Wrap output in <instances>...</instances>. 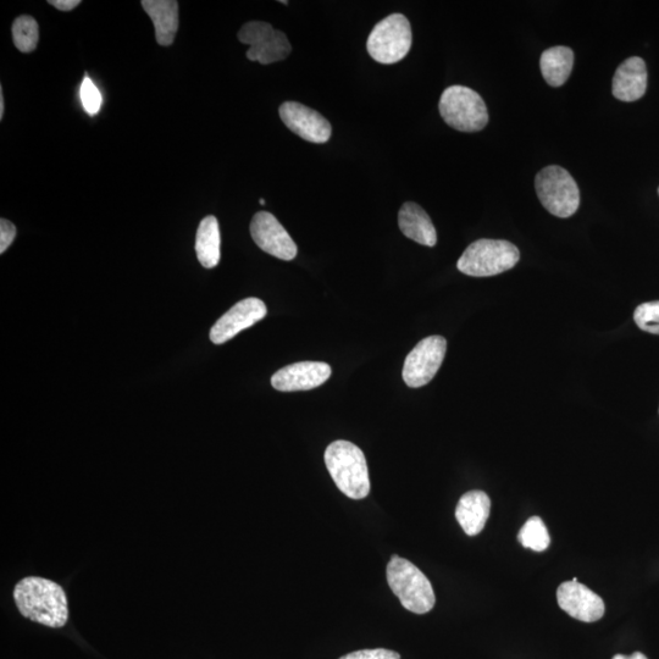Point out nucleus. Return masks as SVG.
I'll list each match as a JSON object with an SVG mask.
<instances>
[{
    "instance_id": "dca6fc26",
    "label": "nucleus",
    "mask_w": 659,
    "mask_h": 659,
    "mask_svg": "<svg viewBox=\"0 0 659 659\" xmlns=\"http://www.w3.org/2000/svg\"><path fill=\"white\" fill-rule=\"evenodd\" d=\"M141 5L153 21L158 44L171 46L179 30V3L176 0H143Z\"/></svg>"
},
{
    "instance_id": "7c9ffc66",
    "label": "nucleus",
    "mask_w": 659,
    "mask_h": 659,
    "mask_svg": "<svg viewBox=\"0 0 659 659\" xmlns=\"http://www.w3.org/2000/svg\"><path fill=\"white\" fill-rule=\"evenodd\" d=\"M658 195H659V188H658Z\"/></svg>"
},
{
    "instance_id": "0eeeda50",
    "label": "nucleus",
    "mask_w": 659,
    "mask_h": 659,
    "mask_svg": "<svg viewBox=\"0 0 659 659\" xmlns=\"http://www.w3.org/2000/svg\"><path fill=\"white\" fill-rule=\"evenodd\" d=\"M412 47V27L406 16L392 14L376 24L367 42L370 57L380 64H396Z\"/></svg>"
},
{
    "instance_id": "7ed1b4c3",
    "label": "nucleus",
    "mask_w": 659,
    "mask_h": 659,
    "mask_svg": "<svg viewBox=\"0 0 659 659\" xmlns=\"http://www.w3.org/2000/svg\"><path fill=\"white\" fill-rule=\"evenodd\" d=\"M387 581L402 606L415 614H425L434 608L436 596L426 575L407 559L393 556L387 566Z\"/></svg>"
},
{
    "instance_id": "ddd939ff",
    "label": "nucleus",
    "mask_w": 659,
    "mask_h": 659,
    "mask_svg": "<svg viewBox=\"0 0 659 659\" xmlns=\"http://www.w3.org/2000/svg\"><path fill=\"white\" fill-rule=\"evenodd\" d=\"M280 118L297 136L310 143H326L331 137V125L314 109L301 103L286 102L281 105Z\"/></svg>"
},
{
    "instance_id": "4be33fe9",
    "label": "nucleus",
    "mask_w": 659,
    "mask_h": 659,
    "mask_svg": "<svg viewBox=\"0 0 659 659\" xmlns=\"http://www.w3.org/2000/svg\"><path fill=\"white\" fill-rule=\"evenodd\" d=\"M518 540L525 548L544 552L550 546L551 537L540 517H531L519 531Z\"/></svg>"
},
{
    "instance_id": "aec40b11",
    "label": "nucleus",
    "mask_w": 659,
    "mask_h": 659,
    "mask_svg": "<svg viewBox=\"0 0 659 659\" xmlns=\"http://www.w3.org/2000/svg\"><path fill=\"white\" fill-rule=\"evenodd\" d=\"M220 227L213 215L204 218L199 224L196 236V253L204 268L213 269L220 262Z\"/></svg>"
},
{
    "instance_id": "bb28decb",
    "label": "nucleus",
    "mask_w": 659,
    "mask_h": 659,
    "mask_svg": "<svg viewBox=\"0 0 659 659\" xmlns=\"http://www.w3.org/2000/svg\"><path fill=\"white\" fill-rule=\"evenodd\" d=\"M49 4L60 11H70L79 7L80 0H49Z\"/></svg>"
},
{
    "instance_id": "423d86ee",
    "label": "nucleus",
    "mask_w": 659,
    "mask_h": 659,
    "mask_svg": "<svg viewBox=\"0 0 659 659\" xmlns=\"http://www.w3.org/2000/svg\"><path fill=\"white\" fill-rule=\"evenodd\" d=\"M535 188L542 206L557 218L572 217L580 206L577 182L566 169L551 165L542 169L535 179Z\"/></svg>"
},
{
    "instance_id": "a211bd4d",
    "label": "nucleus",
    "mask_w": 659,
    "mask_h": 659,
    "mask_svg": "<svg viewBox=\"0 0 659 659\" xmlns=\"http://www.w3.org/2000/svg\"><path fill=\"white\" fill-rule=\"evenodd\" d=\"M398 225L403 235L419 245L434 247L437 243L436 229L425 210L417 203H404L398 214Z\"/></svg>"
},
{
    "instance_id": "f257e3e1",
    "label": "nucleus",
    "mask_w": 659,
    "mask_h": 659,
    "mask_svg": "<svg viewBox=\"0 0 659 659\" xmlns=\"http://www.w3.org/2000/svg\"><path fill=\"white\" fill-rule=\"evenodd\" d=\"M15 605L21 616L48 628H63L68 623V597L62 586L52 580L27 577L14 589Z\"/></svg>"
},
{
    "instance_id": "a878e982",
    "label": "nucleus",
    "mask_w": 659,
    "mask_h": 659,
    "mask_svg": "<svg viewBox=\"0 0 659 659\" xmlns=\"http://www.w3.org/2000/svg\"><path fill=\"white\" fill-rule=\"evenodd\" d=\"M16 237V227L9 220H0V253L4 254L14 242Z\"/></svg>"
},
{
    "instance_id": "c756f323",
    "label": "nucleus",
    "mask_w": 659,
    "mask_h": 659,
    "mask_svg": "<svg viewBox=\"0 0 659 659\" xmlns=\"http://www.w3.org/2000/svg\"><path fill=\"white\" fill-rule=\"evenodd\" d=\"M259 202H260V204H262V206H265V202H264V199H260V201H259Z\"/></svg>"
},
{
    "instance_id": "9b49d317",
    "label": "nucleus",
    "mask_w": 659,
    "mask_h": 659,
    "mask_svg": "<svg viewBox=\"0 0 659 659\" xmlns=\"http://www.w3.org/2000/svg\"><path fill=\"white\" fill-rule=\"evenodd\" d=\"M557 601L564 612L580 622L594 623L605 616V602L589 587L580 584L578 578L558 587Z\"/></svg>"
},
{
    "instance_id": "5701e85b",
    "label": "nucleus",
    "mask_w": 659,
    "mask_h": 659,
    "mask_svg": "<svg viewBox=\"0 0 659 659\" xmlns=\"http://www.w3.org/2000/svg\"><path fill=\"white\" fill-rule=\"evenodd\" d=\"M634 319L642 331L659 335V301L641 304L635 310Z\"/></svg>"
},
{
    "instance_id": "412c9836",
    "label": "nucleus",
    "mask_w": 659,
    "mask_h": 659,
    "mask_svg": "<svg viewBox=\"0 0 659 659\" xmlns=\"http://www.w3.org/2000/svg\"><path fill=\"white\" fill-rule=\"evenodd\" d=\"M40 38V30L35 19L30 15H21L13 24V41L21 53L35 51Z\"/></svg>"
},
{
    "instance_id": "f3484780",
    "label": "nucleus",
    "mask_w": 659,
    "mask_h": 659,
    "mask_svg": "<svg viewBox=\"0 0 659 659\" xmlns=\"http://www.w3.org/2000/svg\"><path fill=\"white\" fill-rule=\"evenodd\" d=\"M491 509L490 497L484 491H469L459 500L456 518L465 534L476 536L484 530Z\"/></svg>"
},
{
    "instance_id": "2eb2a0df",
    "label": "nucleus",
    "mask_w": 659,
    "mask_h": 659,
    "mask_svg": "<svg viewBox=\"0 0 659 659\" xmlns=\"http://www.w3.org/2000/svg\"><path fill=\"white\" fill-rule=\"evenodd\" d=\"M647 70L644 60L633 57L620 64L613 77V96L622 102H635L644 97Z\"/></svg>"
},
{
    "instance_id": "f03ea898",
    "label": "nucleus",
    "mask_w": 659,
    "mask_h": 659,
    "mask_svg": "<svg viewBox=\"0 0 659 659\" xmlns=\"http://www.w3.org/2000/svg\"><path fill=\"white\" fill-rule=\"evenodd\" d=\"M325 464L332 480L347 497L363 500L370 494L367 459L358 446L348 441H335L326 448Z\"/></svg>"
},
{
    "instance_id": "4468645a",
    "label": "nucleus",
    "mask_w": 659,
    "mask_h": 659,
    "mask_svg": "<svg viewBox=\"0 0 659 659\" xmlns=\"http://www.w3.org/2000/svg\"><path fill=\"white\" fill-rule=\"evenodd\" d=\"M331 367L323 362H301L282 368L271 378V385L282 392L308 391L330 379Z\"/></svg>"
},
{
    "instance_id": "b1692460",
    "label": "nucleus",
    "mask_w": 659,
    "mask_h": 659,
    "mask_svg": "<svg viewBox=\"0 0 659 659\" xmlns=\"http://www.w3.org/2000/svg\"><path fill=\"white\" fill-rule=\"evenodd\" d=\"M81 101L88 115H97L99 110H101L102 94L88 76L82 81Z\"/></svg>"
},
{
    "instance_id": "20e7f679",
    "label": "nucleus",
    "mask_w": 659,
    "mask_h": 659,
    "mask_svg": "<svg viewBox=\"0 0 659 659\" xmlns=\"http://www.w3.org/2000/svg\"><path fill=\"white\" fill-rule=\"evenodd\" d=\"M519 259V249L513 243L483 238L465 249L457 268L461 273L474 278H489L511 270Z\"/></svg>"
},
{
    "instance_id": "6e6552de",
    "label": "nucleus",
    "mask_w": 659,
    "mask_h": 659,
    "mask_svg": "<svg viewBox=\"0 0 659 659\" xmlns=\"http://www.w3.org/2000/svg\"><path fill=\"white\" fill-rule=\"evenodd\" d=\"M237 37L241 43L249 46L247 58L262 65L281 62L289 57L292 51L285 33L275 30L268 22H247Z\"/></svg>"
},
{
    "instance_id": "1a4fd4ad",
    "label": "nucleus",
    "mask_w": 659,
    "mask_h": 659,
    "mask_svg": "<svg viewBox=\"0 0 659 659\" xmlns=\"http://www.w3.org/2000/svg\"><path fill=\"white\" fill-rule=\"evenodd\" d=\"M447 352L442 336H430L420 341L408 354L402 371L404 382L412 389L428 385L440 370Z\"/></svg>"
},
{
    "instance_id": "9d476101",
    "label": "nucleus",
    "mask_w": 659,
    "mask_h": 659,
    "mask_svg": "<svg viewBox=\"0 0 659 659\" xmlns=\"http://www.w3.org/2000/svg\"><path fill=\"white\" fill-rule=\"evenodd\" d=\"M251 235L256 245L270 256L281 260H293L297 256V246L280 221L268 212L254 215Z\"/></svg>"
},
{
    "instance_id": "c85d7f7f",
    "label": "nucleus",
    "mask_w": 659,
    "mask_h": 659,
    "mask_svg": "<svg viewBox=\"0 0 659 659\" xmlns=\"http://www.w3.org/2000/svg\"><path fill=\"white\" fill-rule=\"evenodd\" d=\"M4 112H5L4 94H3V88H0V120H3Z\"/></svg>"
},
{
    "instance_id": "393cba45",
    "label": "nucleus",
    "mask_w": 659,
    "mask_h": 659,
    "mask_svg": "<svg viewBox=\"0 0 659 659\" xmlns=\"http://www.w3.org/2000/svg\"><path fill=\"white\" fill-rule=\"evenodd\" d=\"M340 659H401L400 653L386 649L362 650L341 657Z\"/></svg>"
},
{
    "instance_id": "6ab92c4d",
    "label": "nucleus",
    "mask_w": 659,
    "mask_h": 659,
    "mask_svg": "<svg viewBox=\"0 0 659 659\" xmlns=\"http://www.w3.org/2000/svg\"><path fill=\"white\" fill-rule=\"evenodd\" d=\"M574 66V53L568 47L558 46L547 49L541 55L542 76L552 87H561L569 79Z\"/></svg>"
},
{
    "instance_id": "cd10ccee",
    "label": "nucleus",
    "mask_w": 659,
    "mask_h": 659,
    "mask_svg": "<svg viewBox=\"0 0 659 659\" xmlns=\"http://www.w3.org/2000/svg\"><path fill=\"white\" fill-rule=\"evenodd\" d=\"M613 659H649V658H647L644 655V653L635 652L631 656L617 655V656H614Z\"/></svg>"
},
{
    "instance_id": "39448f33",
    "label": "nucleus",
    "mask_w": 659,
    "mask_h": 659,
    "mask_svg": "<svg viewBox=\"0 0 659 659\" xmlns=\"http://www.w3.org/2000/svg\"><path fill=\"white\" fill-rule=\"evenodd\" d=\"M439 109L445 123L461 132H478L489 123L484 99L469 87H448L442 93Z\"/></svg>"
},
{
    "instance_id": "f8f14e48",
    "label": "nucleus",
    "mask_w": 659,
    "mask_h": 659,
    "mask_svg": "<svg viewBox=\"0 0 659 659\" xmlns=\"http://www.w3.org/2000/svg\"><path fill=\"white\" fill-rule=\"evenodd\" d=\"M268 309L262 299L246 298L226 312L210 330V340L215 345L234 339L241 331L251 328L265 318Z\"/></svg>"
}]
</instances>
